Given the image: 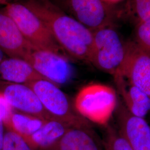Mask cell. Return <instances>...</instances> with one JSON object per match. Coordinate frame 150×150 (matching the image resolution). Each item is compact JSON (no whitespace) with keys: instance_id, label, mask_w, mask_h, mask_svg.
Segmentation results:
<instances>
[{"instance_id":"21","label":"cell","mask_w":150,"mask_h":150,"mask_svg":"<svg viewBox=\"0 0 150 150\" xmlns=\"http://www.w3.org/2000/svg\"><path fill=\"white\" fill-rule=\"evenodd\" d=\"M13 111V108L11 107L2 93L0 92V120L5 125Z\"/></svg>"},{"instance_id":"17","label":"cell","mask_w":150,"mask_h":150,"mask_svg":"<svg viewBox=\"0 0 150 150\" xmlns=\"http://www.w3.org/2000/svg\"><path fill=\"white\" fill-rule=\"evenodd\" d=\"M121 12L135 25L150 21V0H128Z\"/></svg>"},{"instance_id":"14","label":"cell","mask_w":150,"mask_h":150,"mask_svg":"<svg viewBox=\"0 0 150 150\" xmlns=\"http://www.w3.org/2000/svg\"><path fill=\"white\" fill-rule=\"evenodd\" d=\"M0 79L8 83L27 85L45 79L26 61L8 57L0 62Z\"/></svg>"},{"instance_id":"8","label":"cell","mask_w":150,"mask_h":150,"mask_svg":"<svg viewBox=\"0 0 150 150\" xmlns=\"http://www.w3.org/2000/svg\"><path fill=\"white\" fill-rule=\"evenodd\" d=\"M118 130L133 150H150V126L129 112L120 99L115 111Z\"/></svg>"},{"instance_id":"20","label":"cell","mask_w":150,"mask_h":150,"mask_svg":"<svg viewBox=\"0 0 150 150\" xmlns=\"http://www.w3.org/2000/svg\"><path fill=\"white\" fill-rule=\"evenodd\" d=\"M2 150H33L20 135L6 128Z\"/></svg>"},{"instance_id":"6","label":"cell","mask_w":150,"mask_h":150,"mask_svg":"<svg viewBox=\"0 0 150 150\" xmlns=\"http://www.w3.org/2000/svg\"><path fill=\"white\" fill-rule=\"evenodd\" d=\"M51 1L92 32L112 25L117 16L113 5L105 0Z\"/></svg>"},{"instance_id":"23","label":"cell","mask_w":150,"mask_h":150,"mask_svg":"<svg viewBox=\"0 0 150 150\" xmlns=\"http://www.w3.org/2000/svg\"><path fill=\"white\" fill-rule=\"evenodd\" d=\"M11 2H12L11 0H0V5H4L5 6Z\"/></svg>"},{"instance_id":"13","label":"cell","mask_w":150,"mask_h":150,"mask_svg":"<svg viewBox=\"0 0 150 150\" xmlns=\"http://www.w3.org/2000/svg\"><path fill=\"white\" fill-rule=\"evenodd\" d=\"M48 150H104L102 141L92 127H71Z\"/></svg>"},{"instance_id":"18","label":"cell","mask_w":150,"mask_h":150,"mask_svg":"<svg viewBox=\"0 0 150 150\" xmlns=\"http://www.w3.org/2000/svg\"><path fill=\"white\" fill-rule=\"evenodd\" d=\"M104 150H133L118 129L107 126L102 140Z\"/></svg>"},{"instance_id":"3","label":"cell","mask_w":150,"mask_h":150,"mask_svg":"<svg viewBox=\"0 0 150 150\" xmlns=\"http://www.w3.org/2000/svg\"><path fill=\"white\" fill-rule=\"evenodd\" d=\"M27 85L35 92L52 119L70 127H92L90 122L76 111L74 104L59 86L45 79L33 81Z\"/></svg>"},{"instance_id":"22","label":"cell","mask_w":150,"mask_h":150,"mask_svg":"<svg viewBox=\"0 0 150 150\" xmlns=\"http://www.w3.org/2000/svg\"><path fill=\"white\" fill-rule=\"evenodd\" d=\"M6 127L4 123L0 120V150H2L3 144L5 137Z\"/></svg>"},{"instance_id":"5","label":"cell","mask_w":150,"mask_h":150,"mask_svg":"<svg viewBox=\"0 0 150 150\" xmlns=\"http://www.w3.org/2000/svg\"><path fill=\"white\" fill-rule=\"evenodd\" d=\"M93 32V45L89 63L113 76L120 70L126 53L124 43L112 25Z\"/></svg>"},{"instance_id":"12","label":"cell","mask_w":150,"mask_h":150,"mask_svg":"<svg viewBox=\"0 0 150 150\" xmlns=\"http://www.w3.org/2000/svg\"><path fill=\"white\" fill-rule=\"evenodd\" d=\"M121 101L129 112L145 118L150 111V98L139 87L121 74L113 76Z\"/></svg>"},{"instance_id":"1","label":"cell","mask_w":150,"mask_h":150,"mask_svg":"<svg viewBox=\"0 0 150 150\" xmlns=\"http://www.w3.org/2000/svg\"><path fill=\"white\" fill-rule=\"evenodd\" d=\"M41 20L66 54L89 62L93 32L67 14L51 0H23L22 2Z\"/></svg>"},{"instance_id":"16","label":"cell","mask_w":150,"mask_h":150,"mask_svg":"<svg viewBox=\"0 0 150 150\" xmlns=\"http://www.w3.org/2000/svg\"><path fill=\"white\" fill-rule=\"evenodd\" d=\"M46 121L16 111L12 113L5 126L6 128L10 129L25 139L41 129Z\"/></svg>"},{"instance_id":"11","label":"cell","mask_w":150,"mask_h":150,"mask_svg":"<svg viewBox=\"0 0 150 150\" xmlns=\"http://www.w3.org/2000/svg\"><path fill=\"white\" fill-rule=\"evenodd\" d=\"M33 48L4 8L0 9V49L2 51L9 57L24 59Z\"/></svg>"},{"instance_id":"19","label":"cell","mask_w":150,"mask_h":150,"mask_svg":"<svg viewBox=\"0 0 150 150\" xmlns=\"http://www.w3.org/2000/svg\"><path fill=\"white\" fill-rule=\"evenodd\" d=\"M132 42L140 50L150 56V21L136 25L134 40Z\"/></svg>"},{"instance_id":"25","label":"cell","mask_w":150,"mask_h":150,"mask_svg":"<svg viewBox=\"0 0 150 150\" xmlns=\"http://www.w3.org/2000/svg\"><path fill=\"white\" fill-rule=\"evenodd\" d=\"M4 59V53L0 49V62Z\"/></svg>"},{"instance_id":"7","label":"cell","mask_w":150,"mask_h":150,"mask_svg":"<svg viewBox=\"0 0 150 150\" xmlns=\"http://www.w3.org/2000/svg\"><path fill=\"white\" fill-rule=\"evenodd\" d=\"M24 60L45 80L59 87L69 82L74 76L73 67L63 54L33 48Z\"/></svg>"},{"instance_id":"4","label":"cell","mask_w":150,"mask_h":150,"mask_svg":"<svg viewBox=\"0 0 150 150\" xmlns=\"http://www.w3.org/2000/svg\"><path fill=\"white\" fill-rule=\"evenodd\" d=\"M4 9L33 48L67 56L45 24L27 6L22 2H12Z\"/></svg>"},{"instance_id":"10","label":"cell","mask_w":150,"mask_h":150,"mask_svg":"<svg viewBox=\"0 0 150 150\" xmlns=\"http://www.w3.org/2000/svg\"><path fill=\"white\" fill-rule=\"evenodd\" d=\"M0 90L13 109L43 120L52 119L32 88L25 84L6 82Z\"/></svg>"},{"instance_id":"9","label":"cell","mask_w":150,"mask_h":150,"mask_svg":"<svg viewBox=\"0 0 150 150\" xmlns=\"http://www.w3.org/2000/svg\"><path fill=\"white\" fill-rule=\"evenodd\" d=\"M118 73L128 79L150 98V56L132 42L126 43L125 58L116 74Z\"/></svg>"},{"instance_id":"24","label":"cell","mask_w":150,"mask_h":150,"mask_svg":"<svg viewBox=\"0 0 150 150\" xmlns=\"http://www.w3.org/2000/svg\"><path fill=\"white\" fill-rule=\"evenodd\" d=\"M105 1H106L108 3L110 4L113 5V4H115V3H117V2H120V1H122V0H105Z\"/></svg>"},{"instance_id":"15","label":"cell","mask_w":150,"mask_h":150,"mask_svg":"<svg viewBox=\"0 0 150 150\" xmlns=\"http://www.w3.org/2000/svg\"><path fill=\"white\" fill-rule=\"evenodd\" d=\"M70 127L54 119L45 121L41 129L24 139L33 150H48L55 145Z\"/></svg>"},{"instance_id":"2","label":"cell","mask_w":150,"mask_h":150,"mask_svg":"<svg viewBox=\"0 0 150 150\" xmlns=\"http://www.w3.org/2000/svg\"><path fill=\"white\" fill-rule=\"evenodd\" d=\"M117 92L112 87L92 83L83 87L75 97L76 111L89 122L105 126L115 112Z\"/></svg>"}]
</instances>
